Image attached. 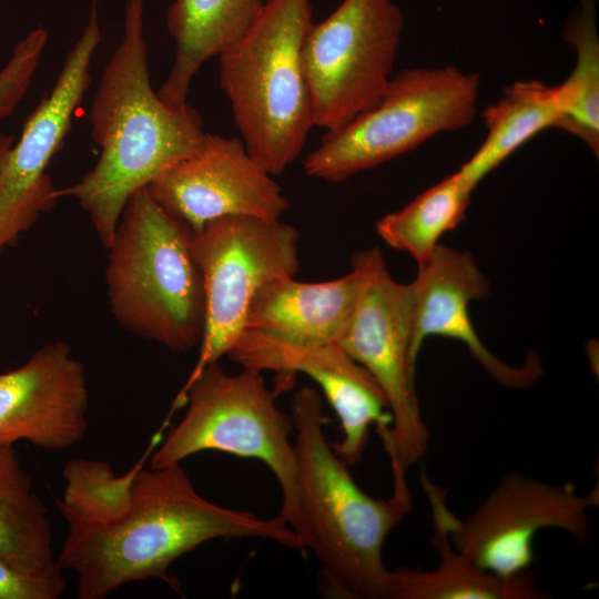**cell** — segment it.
<instances>
[{"label": "cell", "instance_id": "12", "mask_svg": "<svg viewBox=\"0 0 599 599\" xmlns=\"http://www.w3.org/2000/svg\"><path fill=\"white\" fill-rule=\"evenodd\" d=\"M101 39L93 11L50 93L26 120L19 140L0 133V252L58 202L59 190L47 170L89 88L90 65Z\"/></svg>", "mask_w": 599, "mask_h": 599}, {"label": "cell", "instance_id": "10", "mask_svg": "<svg viewBox=\"0 0 599 599\" xmlns=\"http://www.w3.org/2000/svg\"><path fill=\"white\" fill-rule=\"evenodd\" d=\"M298 240L297 230L281 220L251 216L220 217L192 234L205 298L203 336L192 374L229 354L263 284L295 276Z\"/></svg>", "mask_w": 599, "mask_h": 599}, {"label": "cell", "instance_id": "23", "mask_svg": "<svg viewBox=\"0 0 599 599\" xmlns=\"http://www.w3.org/2000/svg\"><path fill=\"white\" fill-rule=\"evenodd\" d=\"M564 38L576 51V65L564 82L570 93V105L556 128L579 138L598 155L599 38L596 0H578L565 24Z\"/></svg>", "mask_w": 599, "mask_h": 599}, {"label": "cell", "instance_id": "21", "mask_svg": "<svg viewBox=\"0 0 599 599\" xmlns=\"http://www.w3.org/2000/svg\"><path fill=\"white\" fill-rule=\"evenodd\" d=\"M0 560L27 572L58 566L48 508L14 446H0Z\"/></svg>", "mask_w": 599, "mask_h": 599}, {"label": "cell", "instance_id": "15", "mask_svg": "<svg viewBox=\"0 0 599 599\" xmlns=\"http://www.w3.org/2000/svg\"><path fill=\"white\" fill-rule=\"evenodd\" d=\"M227 356L242 367L275 372L277 390L290 387L296 373L313 379L339 419L343 437L332 445L348 466L362 460L372 425L392 426L382 388L337 342L302 348L242 333Z\"/></svg>", "mask_w": 599, "mask_h": 599}, {"label": "cell", "instance_id": "4", "mask_svg": "<svg viewBox=\"0 0 599 599\" xmlns=\"http://www.w3.org/2000/svg\"><path fill=\"white\" fill-rule=\"evenodd\" d=\"M313 0H266L250 28L219 55L220 87L248 153L272 175L301 154L314 110L302 48Z\"/></svg>", "mask_w": 599, "mask_h": 599}, {"label": "cell", "instance_id": "22", "mask_svg": "<svg viewBox=\"0 0 599 599\" xmlns=\"http://www.w3.org/2000/svg\"><path fill=\"white\" fill-rule=\"evenodd\" d=\"M475 187L458 170L399 211L383 216L377 233L390 247L408 253L419 266L433 255L440 237L464 220Z\"/></svg>", "mask_w": 599, "mask_h": 599}, {"label": "cell", "instance_id": "17", "mask_svg": "<svg viewBox=\"0 0 599 599\" xmlns=\"http://www.w3.org/2000/svg\"><path fill=\"white\" fill-rule=\"evenodd\" d=\"M361 287L362 275L354 265L348 274L328 282L272 280L253 296L242 333L302 348L337 342L354 314Z\"/></svg>", "mask_w": 599, "mask_h": 599}, {"label": "cell", "instance_id": "1", "mask_svg": "<svg viewBox=\"0 0 599 599\" xmlns=\"http://www.w3.org/2000/svg\"><path fill=\"white\" fill-rule=\"evenodd\" d=\"M57 508L67 531L57 562L77 576L79 599H103L128 582L159 579L180 592L169 568L202 544L261 538L304 550L278 516L214 504L197 493L181 464L118 475L104 460L70 459Z\"/></svg>", "mask_w": 599, "mask_h": 599}, {"label": "cell", "instance_id": "8", "mask_svg": "<svg viewBox=\"0 0 599 599\" xmlns=\"http://www.w3.org/2000/svg\"><path fill=\"white\" fill-rule=\"evenodd\" d=\"M352 265L362 275L361 294L337 343L382 388L392 416V434L380 438L388 456L407 469L426 455L429 443L415 392L416 367L410 361L413 285L393 278L377 247L355 253Z\"/></svg>", "mask_w": 599, "mask_h": 599}, {"label": "cell", "instance_id": "20", "mask_svg": "<svg viewBox=\"0 0 599 599\" xmlns=\"http://www.w3.org/2000/svg\"><path fill=\"white\" fill-rule=\"evenodd\" d=\"M570 105L565 83L516 81L483 112L487 135L459 171L477 184L538 132L556 128Z\"/></svg>", "mask_w": 599, "mask_h": 599}, {"label": "cell", "instance_id": "24", "mask_svg": "<svg viewBox=\"0 0 599 599\" xmlns=\"http://www.w3.org/2000/svg\"><path fill=\"white\" fill-rule=\"evenodd\" d=\"M47 43L48 32L38 28L16 44L0 71V119L11 114L27 93Z\"/></svg>", "mask_w": 599, "mask_h": 599}, {"label": "cell", "instance_id": "14", "mask_svg": "<svg viewBox=\"0 0 599 599\" xmlns=\"http://www.w3.org/2000/svg\"><path fill=\"white\" fill-rule=\"evenodd\" d=\"M89 400L84 364L69 344H44L0 373V446L26 440L60 451L77 445L89 428Z\"/></svg>", "mask_w": 599, "mask_h": 599}, {"label": "cell", "instance_id": "5", "mask_svg": "<svg viewBox=\"0 0 599 599\" xmlns=\"http://www.w3.org/2000/svg\"><path fill=\"white\" fill-rule=\"evenodd\" d=\"M192 234L144 187L129 199L106 248L105 285L114 319L174 353L197 347L204 329V286Z\"/></svg>", "mask_w": 599, "mask_h": 599}, {"label": "cell", "instance_id": "25", "mask_svg": "<svg viewBox=\"0 0 599 599\" xmlns=\"http://www.w3.org/2000/svg\"><path fill=\"white\" fill-rule=\"evenodd\" d=\"M65 586L59 564L45 571L27 572L0 560V599H58Z\"/></svg>", "mask_w": 599, "mask_h": 599}, {"label": "cell", "instance_id": "2", "mask_svg": "<svg viewBox=\"0 0 599 599\" xmlns=\"http://www.w3.org/2000/svg\"><path fill=\"white\" fill-rule=\"evenodd\" d=\"M90 122L100 156L75 184L58 193L79 202L108 248L129 199L199 152L206 136L197 110L164 102L151 85L143 0L125 4L124 35L102 73Z\"/></svg>", "mask_w": 599, "mask_h": 599}, {"label": "cell", "instance_id": "7", "mask_svg": "<svg viewBox=\"0 0 599 599\" xmlns=\"http://www.w3.org/2000/svg\"><path fill=\"white\" fill-rule=\"evenodd\" d=\"M479 75L454 65L416 67L393 75L380 101L326 131L303 162L307 175L339 183L407 153L434 135L469 125L477 113Z\"/></svg>", "mask_w": 599, "mask_h": 599}, {"label": "cell", "instance_id": "11", "mask_svg": "<svg viewBox=\"0 0 599 599\" xmlns=\"http://www.w3.org/2000/svg\"><path fill=\"white\" fill-rule=\"evenodd\" d=\"M598 504V486L583 495L569 483L550 484L516 470L502 477L466 519L448 509V537L477 568L512 578L530 570L534 539L541 529H561L586 544L590 510Z\"/></svg>", "mask_w": 599, "mask_h": 599}, {"label": "cell", "instance_id": "16", "mask_svg": "<svg viewBox=\"0 0 599 599\" xmlns=\"http://www.w3.org/2000/svg\"><path fill=\"white\" fill-rule=\"evenodd\" d=\"M412 285L410 361L415 367L424 341L444 336L463 342L486 373L505 387L528 388L540 377L542 367L536 355H530L521 366H511L495 356L476 333L468 305L488 295L489 282L469 253L439 244L418 266Z\"/></svg>", "mask_w": 599, "mask_h": 599}, {"label": "cell", "instance_id": "18", "mask_svg": "<svg viewBox=\"0 0 599 599\" xmlns=\"http://www.w3.org/2000/svg\"><path fill=\"white\" fill-rule=\"evenodd\" d=\"M422 486L428 496L433 536L430 544L439 555L435 570L396 568V599H541L531 571L504 578L481 570L461 556L448 537L446 491L422 473Z\"/></svg>", "mask_w": 599, "mask_h": 599}, {"label": "cell", "instance_id": "3", "mask_svg": "<svg viewBox=\"0 0 599 599\" xmlns=\"http://www.w3.org/2000/svg\"><path fill=\"white\" fill-rule=\"evenodd\" d=\"M291 414L298 489L294 530L321 566L323 592L339 598L396 599V571L384 564L383 546L412 509L406 468L389 456L393 495L374 498L356 484L324 434L327 418L317 390L301 388Z\"/></svg>", "mask_w": 599, "mask_h": 599}, {"label": "cell", "instance_id": "6", "mask_svg": "<svg viewBox=\"0 0 599 599\" xmlns=\"http://www.w3.org/2000/svg\"><path fill=\"white\" fill-rule=\"evenodd\" d=\"M177 399L184 400L186 410L151 455L150 466L182 464L206 450L255 458L274 474L283 499L277 516L294 529L298 501L294 422L278 407L276 393L261 372L243 367L229 374L213 362L190 376Z\"/></svg>", "mask_w": 599, "mask_h": 599}, {"label": "cell", "instance_id": "13", "mask_svg": "<svg viewBox=\"0 0 599 599\" xmlns=\"http://www.w3.org/2000/svg\"><path fill=\"white\" fill-rule=\"evenodd\" d=\"M153 200L193 233L224 216L278 221L290 202L240 136L206 133L202 149L146 186Z\"/></svg>", "mask_w": 599, "mask_h": 599}, {"label": "cell", "instance_id": "19", "mask_svg": "<svg viewBox=\"0 0 599 599\" xmlns=\"http://www.w3.org/2000/svg\"><path fill=\"white\" fill-rule=\"evenodd\" d=\"M262 7V0H173L166 11V27L175 54L156 92L159 98L170 104L186 103L201 67L236 41Z\"/></svg>", "mask_w": 599, "mask_h": 599}, {"label": "cell", "instance_id": "9", "mask_svg": "<svg viewBox=\"0 0 599 599\" xmlns=\"http://www.w3.org/2000/svg\"><path fill=\"white\" fill-rule=\"evenodd\" d=\"M403 26L394 0H343L325 20L312 23L302 61L315 125L336 130L380 101Z\"/></svg>", "mask_w": 599, "mask_h": 599}]
</instances>
